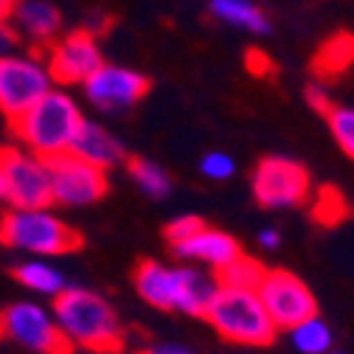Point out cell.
<instances>
[{
    "mask_svg": "<svg viewBox=\"0 0 354 354\" xmlns=\"http://www.w3.org/2000/svg\"><path fill=\"white\" fill-rule=\"evenodd\" d=\"M54 321L68 337L73 348L96 351V354H118L124 348V326L115 309L91 290L65 287L54 295Z\"/></svg>",
    "mask_w": 354,
    "mask_h": 354,
    "instance_id": "cell-1",
    "label": "cell"
},
{
    "mask_svg": "<svg viewBox=\"0 0 354 354\" xmlns=\"http://www.w3.org/2000/svg\"><path fill=\"white\" fill-rule=\"evenodd\" d=\"M82 121L84 118L79 104L68 93L51 87L39 102H34L23 115L12 121V132L26 152L42 160H54L71 149Z\"/></svg>",
    "mask_w": 354,
    "mask_h": 354,
    "instance_id": "cell-2",
    "label": "cell"
},
{
    "mask_svg": "<svg viewBox=\"0 0 354 354\" xmlns=\"http://www.w3.org/2000/svg\"><path fill=\"white\" fill-rule=\"evenodd\" d=\"M219 337L236 346H270L279 335L276 324L270 321L268 309L261 306L256 290L250 287H225L219 284L211 304L203 315Z\"/></svg>",
    "mask_w": 354,
    "mask_h": 354,
    "instance_id": "cell-3",
    "label": "cell"
},
{
    "mask_svg": "<svg viewBox=\"0 0 354 354\" xmlns=\"http://www.w3.org/2000/svg\"><path fill=\"white\" fill-rule=\"evenodd\" d=\"M0 242L34 256H65L82 248V234L48 208L0 214Z\"/></svg>",
    "mask_w": 354,
    "mask_h": 354,
    "instance_id": "cell-4",
    "label": "cell"
},
{
    "mask_svg": "<svg viewBox=\"0 0 354 354\" xmlns=\"http://www.w3.org/2000/svg\"><path fill=\"white\" fill-rule=\"evenodd\" d=\"M0 200L17 211L51 208V174L48 160H42L23 147L0 149Z\"/></svg>",
    "mask_w": 354,
    "mask_h": 354,
    "instance_id": "cell-5",
    "label": "cell"
},
{
    "mask_svg": "<svg viewBox=\"0 0 354 354\" xmlns=\"http://www.w3.org/2000/svg\"><path fill=\"white\" fill-rule=\"evenodd\" d=\"M250 189L261 208L281 211V208H298L313 197V183H309V171L281 155L261 158L250 174Z\"/></svg>",
    "mask_w": 354,
    "mask_h": 354,
    "instance_id": "cell-6",
    "label": "cell"
},
{
    "mask_svg": "<svg viewBox=\"0 0 354 354\" xmlns=\"http://www.w3.org/2000/svg\"><path fill=\"white\" fill-rule=\"evenodd\" d=\"M0 332L34 354H73V346L57 326L54 315L34 301L9 304L0 313Z\"/></svg>",
    "mask_w": 354,
    "mask_h": 354,
    "instance_id": "cell-7",
    "label": "cell"
},
{
    "mask_svg": "<svg viewBox=\"0 0 354 354\" xmlns=\"http://www.w3.org/2000/svg\"><path fill=\"white\" fill-rule=\"evenodd\" d=\"M256 295L279 332H287L295 324L318 315V301L313 290L290 270H264L261 281L256 284Z\"/></svg>",
    "mask_w": 354,
    "mask_h": 354,
    "instance_id": "cell-8",
    "label": "cell"
},
{
    "mask_svg": "<svg viewBox=\"0 0 354 354\" xmlns=\"http://www.w3.org/2000/svg\"><path fill=\"white\" fill-rule=\"evenodd\" d=\"M51 73L46 62L26 54H9L0 59V113L9 121L23 115L34 102L51 91Z\"/></svg>",
    "mask_w": 354,
    "mask_h": 354,
    "instance_id": "cell-9",
    "label": "cell"
},
{
    "mask_svg": "<svg viewBox=\"0 0 354 354\" xmlns=\"http://www.w3.org/2000/svg\"><path fill=\"white\" fill-rule=\"evenodd\" d=\"M48 174H51V197L59 205L68 208H82V205H93L99 203L110 183H107V171L99 166L87 163L71 152L48 160Z\"/></svg>",
    "mask_w": 354,
    "mask_h": 354,
    "instance_id": "cell-10",
    "label": "cell"
},
{
    "mask_svg": "<svg viewBox=\"0 0 354 354\" xmlns=\"http://www.w3.org/2000/svg\"><path fill=\"white\" fill-rule=\"evenodd\" d=\"M51 73V82L57 84H84L102 65V48L96 42V34L91 31H71L65 37H57L48 46V57L42 59Z\"/></svg>",
    "mask_w": 354,
    "mask_h": 354,
    "instance_id": "cell-11",
    "label": "cell"
},
{
    "mask_svg": "<svg viewBox=\"0 0 354 354\" xmlns=\"http://www.w3.org/2000/svg\"><path fill=\"white\" fill-rule=\"evenodd\" d=\"M82 87H84L87 102H91L96 110L124 113V110H132L149 93V79L132 68L104 62Z\"/></svg>",
    "mask_w": 354,
    "mask_h": 354,
    "instance_id": "cell-12",
    "label": "cell"
},
{
    "mask_svg": "<svg viewBox=\"0 0 354 354\" xmlns=\"http://www.w3.org/2000/svg\"><path fill=\"white\" fill-rule=\"evenodd\" d=\"M171 253L183 261H194V264H205L211 273H219L231 264L234 259L242 256V245L225 234V231H216V228H208L203 225L194 236H189L186 242L180 245H171Z\"/></svg>",
    "mask_w": 354,
    "mask_h": 354,
    "instance_id": "cell-13",
    "label": "cell"
},
{
    "mask_svg": "<svg viewBox=\"0 0 354 354\" xmlns=\"http://www.w3.org/2000/svg\"><path fill=\"white\" fill-rule=\"evenodd\" d=\"M68 152L76 155V158H82V160H87V163L99 166L102 171H110V169L127 163L124 144L113 136L110 129H104L96 121H82L79 124L76 136H73V144H71Z\"/></svg>",
    "mask_w": 354,
    "mask_h": 354,
    "instance_id": "cell-14",
    "label": "cell"
},
{
    "mask_svg": "<svg viewBox=\"0 0 354 354\" xmlns=\"http://www.w3.org/2000/svg\"><path fill=\"white\" fill-rule=\"evenodd\" d=\"M219 281L214 273L200 268H174V306L177 313L203 318L205 306L211 304Z\"/></svg>",
    "mask_w": 354,
    "mask_h": 354,
    "instance_id": "cell-15",
    "label": "cell"
},
{
    "mask_svg": "<svg viewBox=\"0 0 354 354\" xmlns=\"http://www.w3.org/2000/svg\"><path fill=\"white\" fill-rule=\"evenodd\" d=\"M12 20L17 23L20 34L34 46H51L62 28V15L48 0H17Z\"/></svg>",
    "mask_w": 354,
    "mask_h": 354,
    "instance_id": "cell-16",
    "label": "cell"
},
{
    "mask_svg": "<svg viewBox=\"0 0 354 354\" xmlns=\"http://www.w3.org/2000/svg\"><path fill=\"white\" fill-rule=\"evenodd\" d=\"M132 284L149 306L166 309V313L174 306V268H166L155 259H144L132 273Z\"/></svg>",
    "mask_w": 354,
    "mask_h": 354,
    "instance_id": "cell-17",
    "label": "cell"
},
{
    "mask_svg": "<svg viewBox=\"0 0 354 354\" xmlns=\"http://www.w3.org/2000/svg\"><path fill=\"white\" fill-rule=\"evenodd\" d=\"M211 17L219 23H225L231 28L248 31V34H268L270 23L264 17V12L253 3V0H211L208 3Z\"/></svg>",
    "mask_w": 354,
    "mask_h": 354,
    "instance_id": "cell-18",
    "label": "cell"
},
{
    "mask_svg": "<svg viewBox=\"0 0 354 354\" xmlns=\"http://www.w3.org/2000/svg\"><path fill=\"white\" fill-rule=\"evenodd\" d=\"M12 279H15L17 284H23L26 290H31V292L51 295V298L59 295V292L68 287L65 276H62L57 268H51L48 261H42V259H28V261L17 264V268L12 270Z\"/></svg>",
    "mask_w": 354,
    "mask_h": 354,
    "instance_id": "cell-19",
    "label": "cell"
},
{
    "mask_svg": "<svg viewBox=\"0 0 354 354\" xmlns=\"http://www.w3.org/2000/svg\"><path fill=\"white\" fill-rule=\"evenodd\" d=\"M287 332H290V343H292L295 351H301V354H329V351H332L335 335H332L329 324L321 321L318 315L295 324V326L287 329Z\"/></svg>",
    "mask_w": 354,
    "mask_h": 354,
    "instance_id": "cell-20",
    "label": "cell"
},
{
    "mask_svg": "<svg viewBox=\"0 0 354 354\" xmlns=\"http://www.w3.org/2000/svg\"><path fill=\"white\" fill-rule=\"evenodd\" d=\"M127 169H129V177L136 180V186H138L147 197H152V200L169 197V192H171V177H169V171H166L160 163L147 160V158H129V160H127Z\"/></svg>",
    "mask_w": 354,
    "mask_h": 354,
    "instance_id": "cell-21",
    "label": "cell"
},
{
    "mask_svg": "<svg viewBox=\"0 0 354 354\" xmlns=\"http://www.w3.org/2000/svg\"><path fill=\"white\" fill-rule=\"evenodd\" d=\"M264 264L261 261H256L253 256H239V259H234L231 264H225L219 273H214L216 276V281L219 284H225V287H250V290H256V284L261 281V276H264Z\"/></svg>",
    "mask_w": 354,
    "mask_h": 354,
    "instance_id": "cell-22",
    "label": "cell"
},
{
    "mask_svg": "<svg viewBox=\"0 0 354 354\" xmlns=\"http://www.w3.org/2000/svg\"><path fill=\"white\" fill-rule=\"evenodd\" d=\"M313 216L318 219L321 225H337L348 216V203L337 189L324 186L313 197Z\"/></svg>",
    "mask_w": 354,
    "mask_h": 354,
    "instance_id": "cell-23",
    "label": "cell"
},
{
    "mask_svg": "<svg viewBox=\"0 0 354 354\" xmlns=\"http://www.w3.org/2000/svg\"><path fill=\"white\" fill-rule=\"evenodd\" d=\"M348 62H354V39L351 37H335L321 48L315 68H318V73L332 76V73H340Z\"/></svg>",
    "mask_w": 354,
    "mask_h": 354,
    "instance_id": "cell-24",
    "label": "cell"
},
{
    "mask_svg": "<svg viewBox=\"0 0 354 354\" xmlns=\"http://www.w3.org/2000/svg\"><path fill=\"white\" fill-rule=\"evenodd\" d=\"M326 124L332 129V138L337 141V147L354 160V107H329L326 113Z\"/></svg>",
    "mask_w": 354,
    "mask_h": 354,
    "instance_id": "cell-25",
    "label": "cell"
},
{
    "mask_svg": "<svg viewBox=\"0 0 354 354\" xmlns=\"http://www.w3.org/2000/svg\"><path fill=\"white\" fill-rule=\"evenodd\" d=\"M200 171L205 177H211V180H228V177H234L236 171V163L228 152H219V149H211L203 155L200 160Z\"/></svg>",
    "mask_w": 354,
    "mask_h": 354,
    "instance_id": "cell-26",
    "label": "cell"
},
{
    "mask_svg": "<svg viewBox=\"0 0 354 354\" xmlns=\"http://www.w3.org/2000/svg\"><path fill=\"white\" fill-rule=\"evenodd\" d=\"M203 225H205L203 216H197V214H183V216L171 219V223L163 228V236H166V242H169V248H171V245H180V242H186L189 236H194Z\"/></svg>",
    "mask_w": 354,
    "mask_h": 354,
    "instance_id": "cell-27",
    "label": "cell"
},
{
    "mask_svg": "<svg viewBox=\"0 0 354 354\" xmlns=\"http://www.w3.org/2000/svg\"><path fill=\"white\" fill-rule=\"evenodd\" d=\"M306 102L313 104L318 113H326L329 107H332V102H329V96H326V91L321 84H309V91H306Z\"/></svg>",
    "mask_w": 354,
    "mask_h": 354,
    "instance_id": "cell-28",
    "label": "cell"
},
{
    "mask_svg": "<svg viewBox=\"0 0 354 354\" xmlns=\"http://www.w3.org/2000/svg\"><path fill=\"white\" fill-rule=\"evenodd\" d=\"M15 46H17V31L9 23H3L0 26V59L15 54Z\"/></svg>",
    "mask_w": 354,
    "mask_h": 354,
    "instance_id": "cell-29",
    "label": "cell"
},
{
    "mask_svg": "<svg viewBox=\"0 0 354 354\" xmlns=\"http://www.w3.org/2000/svg\"><path fill=\"white\" fill-rule=\"evenodd\" d=\"M138 354H192L186 346H177V343H158L149 348H141Z\"/></svg>",
    "mask_w": 354,
    "mask_h": 354,
    "instance_id": "cell-30",
    "label": "cell"
},
{
    "mask_svg": "<svg viewBox=\"0 0 354 354\" xmlns=\"http://www.w3.org/2000/svg\"><path fill=\"white\" fill-rule=\"evenodd\" d=\"M279 242H281V234H279L276 228H264V231H259V245H261L264 250H276Z\"/></svg>",
    "mask_w": 354,
    "mask_h": 354,
    "instance_id": "cell-31",
    "label": "cell"
},
{
    "mask_svg": "<svg viewBox=\"0 0 354 354\" xmlns=\"http://www.w3.org/2000/svg\"><path fill=\"white\" fill-rule=\"evenodd\" d=\"M15 6H17V0H0V26L12 20V15H15Z\"/></svg>",
    "mask_w": 354,
    "mask_h": 354,
    "instance_id": "cell-32",
    "label": "cell"
},
{
    "mask_svg": "<svg viewBox=\"0 0 354 354\" xmlns=\"http://www.w3.org/2000/svg\"><path fill=\"white\" fill-rule=\"evenodd\" d=\"M335 354H343V351H335Z\"/></svg>",
    "mask_w": 354,
    "mask_h": 354,
    "instance_id": "cell-33",
    "label": "cell"
},
{
    "mask_svg": "<svg viewBox=\"0 0 354 354\" xmlns=\"http://www.w3.org/2000/svg\"><path fill=\"white\" fill-rule=\"evenodd\" d=\"M0 337H3V332H0Z\"/></svg>",
    "mask_w": 354,
    "mask_h": 354,
    "instance_id": "cell-34",
    "label": "cell"
}]
</instances>
